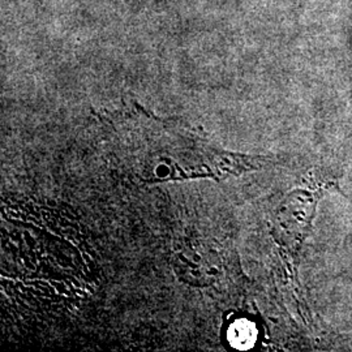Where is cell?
<instances>
[{
  "mask_svg": "<svg viewBox=\"0 0 352 352\" xmlns=\"http://www.w3.org/2000/svg\"><path fill=\"white\" fill-rule=\"evenodd\" d=\"M230 340L238 349H250L254 338L256 330L248 321H239L230 329Z\"/></svg>",
  "mask_w": 352,
  "mask_h": 352,
  "instance_id": "obj_1",
  "label": "cell"
}]
</instances>
